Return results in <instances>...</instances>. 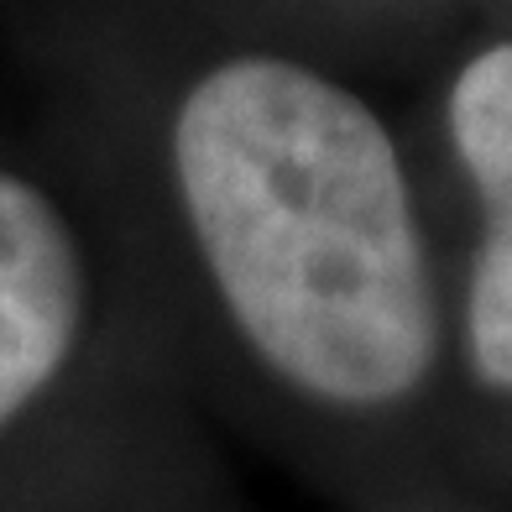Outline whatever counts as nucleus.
I'll return each mask as SVG.
<instances>
[{
	"instance_id": "1",
	"label": "nucleus",
	"mask_w": 512,
	"mask_h": 512,
	"mask_svg": "<svg viewBox=\"0 0 512 512\" xmlns=\"http://www.w3.org/2000/svg\"><path fill=\"white\" fill-rule=\"evenodd\" d=\"M173 173L251 351L340 408L398 403L439 351L434 288L387 126L288 58H230L183 95Z\"/></svg>"
},
{
	"instance_id": "2",
	"label": "nucleus",
	"mask_w": 512,
	"mask_h": 512,
	"mask_svg": "<svg viewBox=\"0 0 512 512\" xmlns=\"http://www.w3.org/2000/svg\"><path fill=\"white\" fill-rule=\"evenodd\" d=\"M84 262L58 204L0 173V429L48 387L79 340Z\"/></svg>"
},
{
	"instance_id": "3",
	"label": "nucleus",
	"mask_w": 512,
	"mask_h": 512,
	"mask_svg": "<svg viewBox=\"0 0 512 512\" xmlns=\"http://www.w3.org/2000/svg\"><path fill=\"white\" fill-rule=\"evenodd\" d=\"M450 136L481 204L512 194V42L460 68L450 89Z\"/></svg>"
},
{
	"instance_id": "4",
	"label": "nucleus",
	"mask_w": 512,
	"mask_h": 512,
	"mask_svg": "<svg viewBox=\"0 0 512 512\" xmlns=\"http://www.w3.org/2000/svg\"><path fill=\"white\" fill-rule=\"evenodd\" d=\"M481 209H486V230L471 267L465 340H471L476 377L497 392H512V194Z\"/></svg>"
}]
</instances>
